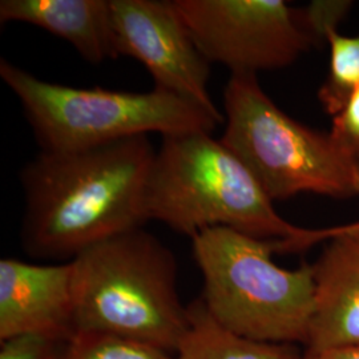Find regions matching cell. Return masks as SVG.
<instances>
[{"instance_id":"7","label":"cell","mask_w":359,"mask_h":359,"mask_svg":"<svg viewBox=\"0 0 359 359\" xmlns=\"http://www.w3.org/2000/svg\"><path fill=\"white\" fill-rule=\"evenodd\" d=\"M198 50L231 74L283 69L314 46L283 0H173Z\"/></svg>"},{"instance_id":"8","label":"cell","mask_w":359,"mask_h":359,"mask_svg":"<svg viewBox=\"0 0 359 359\" xmlns=\"http://www.w3.org/2000/svg\"><path fill=\"white\" fill-rule=\"evenodd\" d=\"M116 51L140 62L154 88L222 115L209 95L210 63L196 46L173 0H111Z\"/></svg>"},{"instance_id":"5","label":"cell","mask_w":359,"mask_h":359,"mask_svg":"<svg viewBox=\"0 0 359 359\" xmlns=\"http://www.w3.org/2000/svg\"><path fill=\"white\" fill-rule=\"evenodd\" d=\"M0 76L20 100L41 151H77L160 133H212L225 123L204 107L168 90L74 88L0 60Z\"/></svg>"},{"instance_id":"12","label":"cell","mask_w":359,"mask_h":359,"mask_svg":"<svg viewBox=\"0 0 359 359\" xmlns=\"http://www.w3.org/2000/svg\"><path fill=\"white\" fill-rule=\"evenodd\" d=\"M188 310L189 329L175 359H301L295 345L256 342L226 330L212 318L201 298Z\"/></svg>"},{"instance_id":"18","label":"cell","mask_w":359,"mask_h":359,"mask_svg":"<svg viewBox=\"0 0 359 359\" xmlns=\"http://www.w3.org/2000/svg\"><path fill=\"white\" fill-rule=\"evenodd\" d=\"M301 359H359V346L333 347L325 350L306 348Z\"/></svg>"},{"instance_id":"17","label":"cell","mask_w":359,"mask_h":359,"mask_svg":"<svg viewBox=\"0 0 359 359\" xmlns=\"http://www.w3.org/2000/svg\"><path fill=\"white\" fill-rule=\"evenodd\" d=\"M330 135L359 165V86L353 90L345 107L333 116Z\"/></svg>"},{"instance_id":"1","label":"cell","mask_w":359,"mask_h":359,"mask_svg":"<svg viewBox=\"0 0 359 359\" xmlns=\"http://www.w3.org/2000/svg\"><path fill=\"white\" fill-rule=\"evenodd\" d=\"M156 154L148 136L41 151L20 173L27 253L69 262L95 245L142 228Z\"/></svg>"},{"instance_id":"3","label":"cell","mask_w":359,"mask_h":359,"mask_svg":"<svg viewBox=\"0 0 359 359\" xmlns=\"http://www.w3.org/2000/svg\"><path fill=\"white\" fill-rule=\"evenodd\" d=\"M76 332L114 334L177 351L189 310L172 250L142 228L105 240L72 261Z\"/></svg>"},{"instance_id":"6","label":"cell","mask_w":359,"mask_h":359,"mask_svg":"<svg viewBox=\"0 0 359 359\" xmlns=\"http://www.w3.org/2000/svg\"><path fill=\"white\" fill-rule=\"evenodd\" d=\"M221 142L255 175L271 201L299 193L359 196L358 163L329 133L295 121L261 88L255 74H231L224 90Z\"/></svg>"},{"instance_id":"9","label":"cell","mask_w":359,"mask_h":359,"mask_svg":"<svg viewBox=\"0 0 359 359\" xmlns=\"http://www.w3.org/2000/svg\"><path fill=\"white\" fill-rule=\"evenodd\" d=\"M76 333L72 264L0 261V341L40 335L67 342Z\"/></svg>"},{"instance_id":"13","label":"cell","mask_w":359,"mask_h":359,"mask_svg":"<svg viewBox=\"0 0 359 359\" xmlns=\"http://www.w3.org/2000/svg\"><path fill=\"white\" fill-rule=\"evenodd\" d=\"M326 41L330 47V65L318 99L326 114L335 116L359 86V35L350 38L332 29Z\"/></svg>"},{"instance_id":"11","label":"cell","mask_w":359,"mask_h":359,"mask_svg":"<svg viewBox=\"0 0 359 359\" xmlns=\"http://www.w3.org/2000/svg\"><path fill=\"white\" fill-rule=\"evenodd\" d=\"M0 22L43 28L93 65L118 57L111 0H1Z\"/></svg>"},{"instance_id":"10","label":"cell","mask_w":359,"mask_h":359,"mask_svg":"<svg viewBox=\"0 0 359 359\" xmlns=\"http://www.w3.org/2000/svg\"><path fill=\"white\" fill-rule=\"evenodd\" d=\"M314 274V314L306 348L359 346V225L333 228Z\"/></svg>"},{"instance_id":"16","label":"cell","mask_w":359,"mask_h":359,"mask_svg":"<svg viewBox=\"0 0 359 359\" xmlns=\"http://www.w3.org/2000/svg\"><path fill=\"white\" fill-rule=\"evenodd\" d=\"M350 7L351 1H313L305 10L299 11L309 34L314 43H318L326 40L329 31L337 29Z\"/></svg>"},{"instance_id":"19","label":"cell","mask_w":359,"mask_h":359,"mask_svg":"<svg viewBox=\"0 0 359 359\" xmlns=\"http://www.w3.org/2000/svg\"><path fill=\"white\" fill-rule=\"evenodd\" d=\"M357 224H358V225H359V221H357Z\"/></svg>"},{"instance_id":"2","label":"cell","mask_w":359,"mask_h":359,"mask_svg":"<svg viewBox=\"0 0 359 359\" xmlns=\"http://www.w3.org/2000/svg\"><path fill=\"white\" fill-rule=\"evenodd\" d=\"M145 213L148 221L191 238L221 226L261 240L292 241L304 252L333 237V228L305 229L283 219L249 168L205 132L163 137Z\"/></svg>"},{"instance_id":"4","label":"cell","mask_w":359,"mask_h":359,"mask_svg":"<svg viewBox=\"0 0 359 359\" xmlns=\"http://www.w3.org/2000/svg\"><path fill=\"white\" fill-rule=\"evenodd\" d=\"M204 278L200 297L215 321L256 342L308 345L314 314L313 266L280 268L276 253H299L292 241L261 240L210 228L192 238Z\"/></svg>"},{"instance_id":"14","label":"cell","mask_w":359,"mask_h":359,"mask_svg":"<svg viewBox=\"0 0 359 359\" xmlns=\"http://www.w3.org/2000/svg\"><path fill=\"white\" fill-rule=\"evenodd\" d=\"M60 359H175L157 347L114 334L76 332L63 346Z\"/></svg>"},{"instance_id":"15","label":"cell","mask_w":359,"mask_h":359,"mask_svg":"<svg viewBox=\"0 0 359 359\" xmlns=\"http://www.w3.org/2000/svg\"><path fill=\"white\" fill-rule=\"evenodd\" d=\"M65 344L40 335H20L1 342L0 359H60Z\"/></svg>"}]
</instances>
